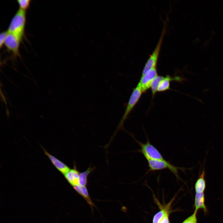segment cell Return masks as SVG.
Instances as JSON below:
<instances>
[{"instance_id": "30bf717a", "label": "cell", "mask_w": 223, "mask_h": 223, "mask_svg": "<svg viewBox=\"0 0 223 223\" xmlns=\"http://www.w3.org/2000/svg\"><path fill=\"white\" fill-rule=\"evenodd\" d=\"M43 149L45 154L48 157L54 165L64 175L70 170V168L68 167L64 163L50 154L44 148Z\"/></svg>"}, {"instance_id": "6da1fadb", "label": "cell", "mask_w": 223, "mask_h": 223, "mask_svg": "<svg viewBox=\"0 0 223 223\" xmlns=\"http://www.w3.org/2000/svg\"><path fill=\"white\" fill-rule=\"evenodd\" d=\"M26 22L25 11L19 8L10 22L7 30L8 32L15 34L22 38L24 35Z\"/></svg>"}, {"instance_id": "ba28073f", "label": "cell", "mask_w": 223, "mask_h": 223, "mask_svg": "<svg viewBox=\"0 0 223 223\" xmlns=\"http://www.w3.org/2000/svg\"><path fill=\"white\" fill-rule=\"evenodd\" d=\"M152 223H170L168 208L161 206L159 211L154 216Z\"/></svg>"}, {"instance_id": "7c38bea8", "label": "cell", "mask_w": 223, "mask_h": 223, "mask_svg": "<svg viewBox=\"0 0 223 223\" xmlns=\"http://www.w3.org/2000/svg\"><path fill=\"white\" fill-rule=\"evenodd\" d=\"M205 172L203 168L200 176L197 180L195 185V193H204L206 188V182L205 179Z\"/></svg>"}, {"instance_id": "d6986e66", "label": "cell", "mask_w": 223, "mask_h": 223, "mask_svg": "<svg viewBox=\"0 0 223 223\" xmlns=\"http://www.w3.org/2000/svg\"><path fill=\"white\" fill-rule=\"evenodd\" d=\"M7 31H5L2 32L0 34V47L1 48L4 44V42L8 34Z\"/></svg>"}, {"instance_id": "e0dca14e", "label": "cell", "mask_w": 223, "mask_h": 223, "mask_svg": "<svg viewBox=\"0 0 223 223\" xmlns=\"http://www.w3.org/2000/svg\"><path fill=\"white\" fill-rule=\"evenodd\" d=\"M19 5L20 9L25 11L29 7L30 0H18L17 1Z\"/></svg>"}, {"instance_id": "277c9868", "label": "cell", "mask_w": 223, "mask_h": 223, "mask_svg": "<svg viewBox=\"0 0 223 223\" xmlns=\"http://www.w3.org/2000/svg\"><path fill=\"white\" fill-rule=\"evenodd\" d=\"M143 93L139 83L133 89L130 96L125 113L117 127V130L122 129L123 124L128 115L138 103Z\"/></svg>"}, {"instance_id": "8992f818", "label": "cell", "mask_w": 223, "mask_h": 223, "mask_svg": "<svg viewBox=\"0 0 223 223\" xmlns=\"http://www.w3.org/2000/svg\"><path fill=\"white\" fill-rule=\"evenodd\" d=\"M22 39L17 35L8 33L4 44L8 50L15 56H18L19 55V47Z\"/></svg>"}, {"instance_id": "ac0fdd59", "label": "cell", "mask_w": 223, "mask_h": 223, "mask_svg": "<svg viewBox=\"0 0 223 223\" xmlns=\"http://www.w3.org/2000/svg\"><path fill=\"white\" fill-rule=\"evenodd\" d=\"M196 211L195 210L194 213L188 217L182 223H197V213Z\"/></svg>"}, {"instance_id": "7a4b0ae2", "label": "cell", "mask_w": 223, "mask_h": 223, "mask_svg": "<svg viewBox=\"0 0 223 223\" xmlns=\"http://www.w3.org/2000/svg\"><path fill=\"white\" fill-rule=\"evenodd\" d=\"M149 168L147 173L151 172L167 169L170 170L177 179L181 180L178 175V171L184 172L186 168L175 166L165 159L163 160H147Z\"/></svg>"}, {"instance_id": "9a60e30c", "label": "cell", "mask_w": 223, "mask_h": 223, "mask_svg": "<svg viewBox=\"0 0 223 223\" xmlns=\"http://www.w3.org/2000/svg\"><path fill=\"white\" fill-rule=\"evenodd\" d=\"M74 189L80 195L82 196L87 201L88 203L92 208L94 206V204L91 201L88 193L86 186L77 185L73 187Z\"/></svg>"}, {"instance_id": "5b68a950", "label": "cell", "mask_w": 223, "mask_h": 223, "mask_svg": "<svg viewBox=\"0 0 223 223\" xmlns=\"http://www.w3.org/2000/svg\"><path fill=\"white\" fill-rule=\"evenodd\" d=\"M165 29L164 28L156 47L144 66L142 71V75L144 74L151 69L156 67V64L159 54L164 36L165 33Z\"/></svg>"}, {"instance_id": "9c48e42d", "label": "cell", "mask_w": 223, "mask_h": 223, "mask_svg": "<svg viewBox=\"0 0 223 223\" xmlns=\"http://www.w3.org/2000/svg\"><path fill=\"white\" fill-rule=\"evenodd\" d=\"M80 173L76 166L70 170L64 175L67 181L73 186L79 185V178Z\"/></svg>"}, {"instance_id": "4fadbf2b", "label": "cell", "mask_w": 223, "mask_h": 223, "mask_svg": "<svg viewBox=\"0 0 223 223\" xmlns=\"http://www.w3.org/2000/svg\"><path fill=\"white\" fill-rule=\"evenodd\" d=\"M180 80V78L179 77H172L169 75L164 77L159 84L157 92H163L169 90L170 82L171 81L174 80L179 81Z\"/></svg>"}, {"instance_id": "52a82bcc", "label": "cell", "mask_w": 223, "mask_h": 223, "mask_svg": "<svg viewBox=\"0 0 223 223\" xmlns=\"http://www.w3.org/2000/svg\"><path fill=\"white\" fill-rule=\"evenodd\" d=\"M156 67L152 68L143 75H142L138 83L143 92H145L151 88V83L158 76Z\"/></svg>"}, {"instance_id": "2e32d148", "label": "cell", "mask_w": 223, "mask_h": 223, "mask_svg": "<svg viewBox=\"0 0 223 223\" xmlns=\"http://www.w3.org/2000/svg\"><path fill=\"white\" fill-rule=\"evenodd\" d=\"M164 77L157 76L153 80L151 86L152 96L154 97L157 92V89L161 81Z\"/></svg>"}, {"instance_id": "3957f363", "label": "cell", "mask_w": 223, "mask_h": 223, "mask_svg": "<svg viewBox=\"0 0 223 223\" xmlns=\"http://www.w3.org/2000/svg\"><path fill=\"white\" fill-rule=\"evenodd\" d=\"M132 136L140 147V149L138 150L137 152L141 153L147 160L164 159L161 153L151 143L148 138H147L146 142L143 143L137 140L133 136Z\"/></svg>"}, {"instance_id": "5bb4252c", "label": "cell", "mask_w": 223, "mask_h": 223, "mask_svg": "<svg viewBox=\"0 0 223 223\" xmlns=\"http://www.w3.org/2000/svg\"><path fill=\"white\" fill-rule=\"evenodd\" d=\"M95 169V168L94 167H91L90 166L85 171L80 173L79 178V185L81 186H86L88 177Z\"/></svg>"}, {"instance_id": "8fae6325", "label": "cell", "mask_w": 223, "mask_h": 223, "mask_svg": "<svg viewBox=\"0 0 223 223\" xmlns=\"http://www.w3.org/2000/svg\"><path fill=\"white\" fill-rule=\"evenodd\" d=\"M194 207L195 210L197 211L200 209L203 210L204 213L208 212V210L205 204V197L204 193H195Z\"/></svg>"}]
</instances>
